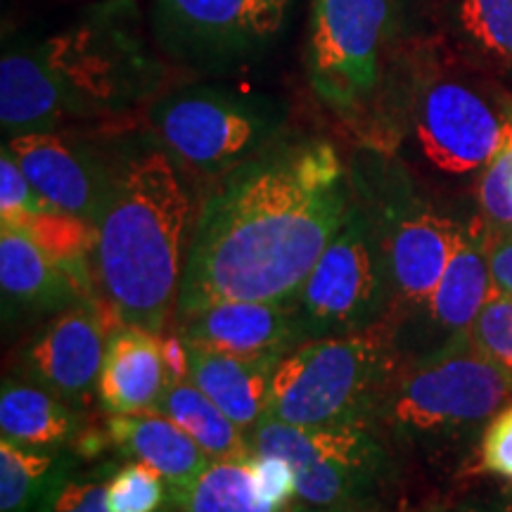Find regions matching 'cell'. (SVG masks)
I'll return each mask as SVG.
<instances>
[{
    "mask_svg": "<svg viewBox=\"0 0 512 512\" xmlns=\"http://www.w3.org/2000/svg\"><path fill=\"white\" fill-rule=\"evenodd\" d=\"M351 183L328 140L275 143L221 178L200 211L176 318L214 302H285L347 221Z\"/></svg>",
    "mask_w": 512,
    "mask_h": 512,
    "instance_id": "1",
    "label": "cell"
},
{
    "mask_svg": "<svg viewBox=\"0 0 512 512\" xmlns=\"http://www.w3.org/2000/svg\"><path fill=\"white\" fill-rule=\"evenodd\" d=\"M162 67L147 50L131 0H112L81 22L0 60L5 138L57 133L72 121L124 114L157 91Z\"/></svg>",
    "mask_w": 512,
    "mask_h": 512,
    "instance_id": "2",
    "label": "cell"
},
{
    "mask_svg": "<svg viewBox=\"0 0 512 512\" xmlns=\"http://www.w3.org/2000/svg\"><path fill=\"white\" fill-rule=\"evenodd\" d=\"M190 200L178 166L147 150L119 166L114 195L98 223L95 280L119 325L162 335L176 313Z\"/></svg>",
    "mask_w": 512,
    "mask_h": 512,
    "instance_id": "3",
    "label": "cell"
},
{
    "mask_svg": "<svg viewBox=\"0 0 512 512\" xmlns=\"http://www.w3.org/2000/svg\"><path fill=\"white\" fill-rule=\"evenodd\" d=\"M510 399L512 377L463 337L399 358L370 425L392 448L451 456L475 444Z\"/></svg>",
    "mask_w": 512,
    "mask_h": 512,
    "instance_id": "4",
    "label": "cell"
},
{
    "mask_svg": "<svg viewBox=\"0 0 512 512\" xmlns=\"http://www.w3.org/2000/svg\"><path fill=\"white\" fill-rule=\"evenodd\" d=\"M399 354L384 330L306 339L275 363L264 418L299 427L370 425Z\"/></svg>",
    "mask_w": 512,
    "mask_h": 512,
    "instance_id": "5",
    "label": "cell"
},
{
    "mask_svg": "<svg viewBox=\"0 0 512 512\" xmlns=\"http://www.w3.org/2000/svg\"><path fill=\"white\" fill-rule=\"evenodd\" d=\"M150 124L176 166L221 181L278 143L285 110L266 95L192 86L159 98Z\"/></svg>",
    "mask_w": 512,
    "mask_h": 512,
    "instance_id": "6",
    "label": "cell"
},
{
    "mask_svg": "<svg viewBox=\"0 0 512 512\" xmlns=\"http://www.w3.org/2000/svg\"><path fill=\"white\" fill-rule=\"evenodd\" d=\"M292 306L304 342L366 332L389 318L387 259L366 202L354 197L347 221L292 297Z\"/></svg>",
    "mask_w": 512,
    "mask_h": 512,
    "instance_id": "7",
    "label": "cell"
},
{
    "mask_svg": "<svg viewBox=\"0 0 512 512\" xmlns=\"http://www.w3.org/2000/svg\"><path fill=\"white\" fill-rule=\"evenodd\" d=\"M252 451L294 467L297 501L311 510L356 512L392 477V446L373 425L299 427L261 418Z\"/></svg>",
    "mask_w": 512,
    "mask_h": 512,
    "instance_id": "8",
    "label": "cell"
},
{
    "mask_svg": "<svg viewBox=\"0 0 512 512\" xmlns=\"http://www.w3.org/2000/svg\"><path fill=\"white\" fill-rule=\"evenodd\" d=\"M401 0H311L306 74L332 110H368L389 72Z\"/></svg>",
    "mask_w": 512,
    "mask_h": 512,
    "instance_id": "9",
    "label": "cell"
},
{
    "mask_svg": "<svg viewBox=\"0 0 512 512\" xmlns=\"http://www.w3.org/2000/svg\"><path fill=\"white\" fill-rule=\"evenodd\" d=\"M403 128L427 169L463 178L494 159L512 131V119L475 83L427 69L415 74L408 88Z\"/></svg>",
    "mask_w": 512,
    "mask_h": 512,
    "instance_id": "10",
    "label": "cell"
},
{
    "mask_svg": "<svg viewBox=\"0 0 512 512\" xmlns=\"http://www.w3.org/2000/svg\"><path fill=\"white\" fill-rule=\"evenodd\" d=\"M287 0H155V29L166 53L195 67L256 57L285 27Z\"/></svg>",
    "mask_w": 512,
    "mask_h": 512,
    "instance_id": "11",
    "label": "cell"
},
{
    "mask_svg": "<svg viewBox=\"0 0 512 512\" xmlns=\"http://www.w3.org/2000/svg\"><path fill=\"white\" fill-rule=\"evenodd\" d=\"M387 259L392 311L403 318L430 299L456 252L463 223L413 197L406 185H382L366 195ZM389 311V313H392Z\"/></svg>",
    "mask_w": 512,
    "mask_h": 512,
    "instance_id": "12",
    "label": "cell"
},
{
    "mask_svg": "<svg viewBox=\"0 0 512 512\" xmlns=\"http://www.w3.org/2000/svg\"><path fill=\"white\" fill-rule=\"evenodd\" d=\"M496 294L486 259V223L463 226L451 264L425 304L389 330L399 358L418 356L467 337L472 323Z\"/></svg>",
    "mask_w": 512,
    "mask_h": 512,
    "instance_id": "13",
    "label": "cell"
},
{
    "mask_svg": "<svg viewBox=\"0 0 512 512\" xmlns=\"http://www.w3.org/2000/svg\"><path fill=\"white\" fill-rule=\"evenodd\" d=\"M5 147L50 207L98 226L119 169H107L95 152L60 133H24L5 140Z\"/></svg>",
    "mask_w": 512,
    "mask_h": 512,
    "instance_id": "14",
    "label": "cell"
},
{
    "mask_svg": "<svg viewBox=\"0 0 512 512\" xmlns=\"http://www.w3.org/2000/svg\"><path fill=\"white\" fill-rule=\"evenodd\" d=\"M121 325L102 302H81L69 306L50 320L24 358V368L36 384L62 396L72 406L98 387L105 361L107 332Z\"/></svg>",
    "mask_w": 512,
    "mask_h": 512,
    "instance_id": "15",
    "label": "cell"
},
{
    "mask_svg": "<svg viewBox=\"0 0 512 512\" xmlns=\"http://www.w3.org/2000/svg\"><path fill=\"white\" fill-rule=\"evenodd\" d=\"M181 335L195 347L240 358L280 361L304 342L292 299L285 302H214L176 318Z\"/></svg>",
    "mask_w": 512,
    "mask_h": 512,
    "instance_id": "16",
    "label": "cell"
},
{
    "mask_svg": "<svg viewBox=\"0 0 512 512\" xmlns=\"http://www.w3.org/2000/svg\"><path fill=\"white\" fill-rule=\"evenodd\" d=\"M169 382L159 335L133 325L112 332L95 387L107 411L112 415L157 411Z\"/></svg>",
    "mask_w": 512,
    "mask_h": 512,
    "instance_id": "17",
    "label": "cell"
},
{
    "mask_svg": "<svg viewBox=\"0 0 512 512\" xmlns=\"http://www.w3.org/2000/svg\"><path fill=\"white\" fill-rule=\"evenodd\" d=\"M0 290L5 313H43L93 302L27 230L12 226H0Z\"/></svg>",
    "mask_w": 512,
    "mask_h": 512,
    "instance_id": "18",
    "label": "cell"
},
{
    "mask_svg": "<svg viewBox=\"0 0 512 512\" xmlns=\"http://www.w3.org/2000/svg\"><path fill=\"white\" fill-rule=\"evenodd\" d=\"M107 434L126 456L155 467L169 484V494L188 486L211 465L209 453L159 411L114 413Z\"/></svg>",
    "mask_w": 512,
    "mask_h": 512,
    "instance_id": "19",
    "label": "cell"
},
{
    "mask_svg": "<svg viewBox=\"0 0 512 512\" xmlns=\"http://www.w3.org/2000/svg\"><path fill=\"white\" fill-rule=\"evenodd\" d=\"M188 349L190 380L242 430L259 425L266 415L271 375L278 361L240 358L195 344H188Z\"/></svg>",
    "mask_w": 512,
    "mask_h": 512,
    "instance_id": "20",
    "label": "cell"
},
{
    "mask_svg": "<svg viewBox=\"0 0 512 512\" xmlns=\"http://www.w3.org/2000/svg\"><path fill=\"white\" fill-rule=\"evenodd\" d=\"M79 418L72 403L36 382H5L0 394L3 439L27 448H55L72 437Z\"/></svg>",
    "mask_w": 512,
    "mask_h": 512,
    "instance_id": "21",
    "label": "cell"
},
{
    "mask_svg": "<svg viewBox=\"0 0 512 512\" xmlns=\"http://www.w3.org/2000/svg\"><path fill=\"white\" fill-rule=\"evenodd\" d=\"M157 411L183 427L211 460H249L254 453L242 427L235 425L192 380L169 382Z\"/></svg>",
    "mask_w": 512,
    "mask_h": 512,
    "instance_id": "22",
    "label": "cell"
},
{
    "mask_svg": "<svg viewBox=\"0 0 512 512\" xmlns=\"http://www.w3.org/2000/svg\"><path fill=\"white\" fill-rule=\"evenodd\" d=\"M176 512H287L261 496L247 460H211L202 475L171 494Z\"/></svg>",
    "mask_w": 512,
    "mask_h": 512,
    "instance_id": "23",
    "label": "cell"
},
{
    "mask_svg": "<svg viewBox=\"0 0 512 512\" xmlns=\"http://www.w3.org/2000/svg\"><path fill=\"white\" fill-rule=\"evenodd\" d=\"M24 230L55 264H60L64 271L72 275L81 290L86 292V297L95 299V271H91V264H95L98 226L74 214H64V211L50 207L41 211V214L31 216Z\"/></svg>",
    "mask_w": 512,
    "mask_h": 512,
    "instance_id": "24",
    "label": "cell"
},
{
    "mask_svg": "<svg viewBox=\"0 0 512 512\" xmlns=\"http://www.w3.org/2000/svg\"><path fill=\"white\" fill-rule=\"evenodd\" d=\"M60 463L38 448L0 441V512H36Z\"/></svg>",
    "mask_w": 512,
    "mask_h": 512,
    "instance_id": "25",
    "label": "cell"
},
{
    "mask_svg": "<svg viewBox=\"0 0 512 512\" xmlns=\"http://www.w3.org/2000/svg\"><path fill=\"white\" fill-rule=\"evenodd\" d=\"M456 24L484 60L512 69V0H456Z\"/></svg>",
    "mask_w": 512,
    "mask_h": 512,
    "instance_id": "26",
    "label": "cell"
},
{
    "mask_svg": "<svg viewBox=\"0 0 512 512\" xmlns=\"http://www.w3.org/2000/svg\"><path fill=\"white\" fill-rule=\"evenodd\" d=\"M166 503H171L169 484L155 467L138 460L107 479L110 512H164Z\"/></svg>",
    "mask_w": 512,
    "mask_h": 512,
    "instance_id": "27",
    "label": "cell"
},
{
    "mask_svg": "<svg viewBox=\"0 0 512 512\" xmlns=\"http://www.w3.org/2000/svg\"><path fill=\"white\" fill-rule=\"evenodd\" d=\"M467 339L479 354L512 377V297L496 292L479 311Z\"/></svg>",
    "mask_w": 512,
    "mask_h": 512,
    "instance_id": "28",
    "label": "cell"
},
{
    "mask_svg": "<svg viewBox=\"0 0 512 512\" xmlns=\"http://www.w3.org/2000/svg\"><path fill=\"white\" fill-rule=\"evenodd\" d=\"M36 512H110L107 482L100 475H74L60 463Z\"/></svg>",
    "mask_w": 512,
    "mask_h": 512,
    "instance_id": "29",
    "label": "cell"
},
{
    "mask_svg": "<svg viewBox=\"0 0 512 512\" xmlns=\"http://www.w3.org/2000/svg\"><path fill=\"white\" fill-rule=\"evenodd\" d=\"M479 209L491 228H512V131L482 169L477 183Z\"/></svg>",
    "mask_w": 512,
    "mask_h": 512,
    "instance_id": "30",
    "label": "cell"
},
{
    "mask_svg": "<svg viewBox=\"0 0 512 512\" xmlns=\"http://www.w3.org/2000/svg\"><path fill=\"white\" fill-rule=\"evenodd\" d=\"M46 209H50V204L38 195L29 178L24 176L22 166L3 145V155H0V226L24 230L31 216Z\"/></svg>",
    "mask_w": 512,
    "mask_h": 512,
    "instance_id": "31",
    "label": "cell"
},
{
    "mask_svg": "<svg viewBox=\"0 0 512 512\" xmlns=\"http://www.w3.org/2000/svg\"><path fill=\"white\" fill-rule=\"evenodd\" d=\"M479 465L491 475L512 482V406L501 408L484 427L479 441Z\"/></svg>",
    "mask_w": 512,
    "mask_h": 512,
    "instance_id": "32",
    "label": "cell"
},
{
    "mask_svg": "<svg viewBox=\"0 0 512 512\" xmlns=\"http://www.w3.org/2000/svg\"><path fill=\"white\" fill-rule=\"evenodd\" d=\"M247 463L252 467L254 482L266 501L287 508V503L297 498V475H294V467L285 458L252 453Z\"/></svg>",
    "mask_w": 512,
    "mask_h": 512,
    "instance_id": "33",
    "label": "cell"
},
{
    "mask_svg": "<svg viewBox=\"0 0 512 512\" xmlns=\"http://www.w3.org/2000/svg\"><path fill=\"white\" fill-rule=\"evenodd\" d=\"M486 259L496 292L512 297V228L486 226Z\"/></svg>",
    "mask_w": 512,
    "mask_h": 512,
    "instance_id": "34",
    "label": "cell"
},
{
    "mask_svg": "<svg viewBox=\"0 0 512 512\" xmlns=\"http://www.w3.org/2000/svg\"><path fill=\"white\" fill-rule=\"evenodd\" d=\"M162 356L169 370L171 382L190 380V349L183 335H169L162 339Z\"/></svg>",
    "mask_w": 512,
    "mask_h": 512,
    "instance_id": "35",
    "label": "cell"
},
{
    "mask_svg": "<svg viewBox=\"0 0 512 512\" xmlns=\"http://www.w3.org/2000/svg\"><path fill=\"white\" fill-rule=\"evenodd\" d=\"M467 512H512V489L498 491L496 496L486 498L484 503L475 505V508Z\"/></svg>",
    "mask_w": 512,
    "mask_h": 512,
    "instance_id": "36",
    "label": "cell"
},
{
    "mask_svg": "<svg viewBox=\"0 0 512 512\" xmlns=\"http://www.w3.org/2000/svg\"><path fill=\"white\" fill-rule=\"evenodd\" d=\"M294 512H332V510H294Z\"/></svg>",
    "mask_w": 512,
    "mask_h": 512,
    "instance_id": "37",
    "label": "cell"
}]
</instances>
